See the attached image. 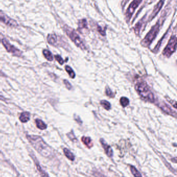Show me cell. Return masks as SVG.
Here are the masks:
<instances>
[{"mask_svg": "<svg viewBox=\"0 0 177 177\" xmlns=\"http://www.w3.org/2000/svg\"><path fill=\"white\" fill-rule=\"evenodd\" d=\"M55 58L56 60L58 62L60 63V65H62L64 63V60H63L62 57L60 56V55H55Z\"/></svg>", "mask_w": 177, "mask_h": 177, "instance_id": "obj_26", "label": "cell"}, {"mask_svg": "<svg viewBox=\"0 0 177 177\" xmlns=\"http://www.w3.org/2000/svg\"><path fill=\"white\" fill-rule=\"evenodd\" d=\"M30 114L28 112H24L22 113L19 117L20 122L24 123L28 122L30 120Z\"/></svg>", "mask_w": 177, "mask_h": 177, "instance_id": "obj_13", "label": "cell"}, {"mask_svg": "<svg viewBox=\"0 0 177 177\" xmlns=\"http://www.w3.org/2000/svg\"><path fill=\"white\" fill-rule=\"evenodd\" d=\"M79 29H87V22L86 19H83L79 20L78 22Z\"/></svg>", "mask_w": 177, "mask_h": 177, "instance_id": "obj_17", "label": "cell"}, {"mask_svg": "<svg viewBox=\"0 0 177 177\" xmlns=\"http://www.w3.org/2000/svg\"><path fill=\"white\" fill-rule=\"evenodd\" d=\"M105 93H106L107 96H108L109 97L114 98V93H113L112 91L108 87H106V89H105Z\"/></svg>", "mask_w": 177, "mask_h": 177, "instance_id": "obj_25", "label": "cell"}, {"mask_svg": "<svg viewBox=\"0 0 177 177\" xmlns=\"http://www.w3.org/2000/svg\"><path fill=\"white\" fill-rule=\"evenodd\" d=\"M100 105L105 110H109L111 109V104L108 101L102 100L100 101Z\"/></svg>", "mask_w": 177, "mask_h": 177, "instance_id": "obj_21", "label": "cell"}, {"mask_svg": "<svg viewBox=\"0 0 177 177\" xmlns=\"http://www.w3.org/2000/svg\"><path fill=\"white\" fill-rule=\"evenodd\" d=\"M1 42L8 52L12 53L13 55L17 56V57L22 56V52L18 48H16L14 46L11 45L6 39L3 38Z\"/></svg>", "mask_w": 177, "mask_h": 177, "instance_id": "obj_7", "label": "cell"}, {"mask_svg": "<svg viewBox=\"0 0 177 177\" xmlns=\"http://www.w3.org/2000/svg\"><path fill=\"white\" fill-rule=\"evenodd\" d=\"M100 141L101 146L104 148V150L105 151L106 154L109 157H112L113 155V152L111 147L104 140V139H101Z\"/></svg>", "mask_w": 177, "mask_h": 177, "instance_id": "obj_11", "label": "cell"}, {"mask_svg": "<svg viewBox=\"0 0 177 177\" xmlns=\"http://www.w3.org/2000/svg\"><path fill=\"white\" fill-rule=\"evenodd\" d=\"M67 136L73 142H77V139L76 138L73 132H72V131L69 132V133L67 134Z\"/></svg>", "mask_w": 177, "mask_h": 177, "instance_id": "obj_24", "label": "cell"}, {"mask_svg": "<svg viewBox=\"0 0 177 177\" xmlns=\"http://www.w3.org/2000/svg\"><path fill=\"white\" fill-rule=\"evenodd\" d=\"M0 21L8 26L12 27H17L18 26V24L16 21L7 16L1 10H0Z\"/></svg>", "mask_w": 177, "mask_h": 177, "instance_id": "obj_8", "label": "cell"}, {"mask_svg": "<svg viewBox=\"0 0 177 177\" xmlns=\"http://www.w3.org/2000/svg\"><path fill=\"white\" fill-rule=\"evenodd\" d=\"M177 38L176 36H172L170 38L167 46L163 50V54L166 57H170L173 53L176 50Z\"/></svg>", "mask_w": 177, "mask_h": 177, "instance_id": "obj_5", "label": "cell"}, {"mask_svg": "<svg viewBox=\"0 0 177 177\" xmlns=\"http://www.w3.org/2000/svg\"><path fill=\"white\" fill-rule=\"evenodd\" d=\"M36 127H38V129L45 130L47 128V125L45 124V123L42 120L36 119Z\"/></svg>", "mask_w": 177, "mask_h": 177, "instance_id": "obj_15", "label": "cell"}, {"mask_svg": "<svg viewBox=\"0 0 177 177\" xmlns=\"http://www.w3.org/2000/svg\"><path fill=\"white\" fill-rule=\"evenodd\" d=\"M65 69H66V71L68 72V74L69 75V76L71 78H72V79L75 78V74L74 71L72 70L71 68L69 67V66H66L65 67Z\"/></svg>", "mask_w": 177, "mask_h": 177, "instance_id": "obj_19", "label": "cell"}, {"mask_svg": "<svg viewBox=\"0 0 177 177\" xmlns=\"http://www.w3.org/2000/svg\"><path fill=\"white\" fill-rule=\"evenodd\" d=\"M130 171L132 172V175L134 176V177H141L142 175L140 174V173L138 171V170L136 168L134 167L133 166H131L130 167Z\"/></svg>", "mask_w": 177, "mask_h": 177, "instance_id": "obj_22", "label": "cell"}, {"mask_svg": "<svg viewBox=\"0 0 177 177\" xmlns=\"http://www.w3.org/2000/svg\"><path fill=\"white\" fill-rule=\"evenodd\" d=\"M47 41L51 45L55 46L57 42V36L55 34H49L47 37Z\"/></svg>", "mask_w": 177, "mask_h": 177, "instance_id": "obj_12", "label": "cell"}, {"mask_svg": "<svg viewBox=\"0 0 177 177\" xmlns=\"http://www.w3.org/2000/svg\"><path fill=\"white\" fill-rule=\"evenodd\" d=\"M165 2V0H160L156 5L154 7V9L153 10V12H152L150 16L148 17V22H151L152 19H154L156 16L157 15L159 12L160 11L161 8L163 7L164 3Z\"/></svg>", "mask_w": 177, "mask_h": 177, "instance_id": "obj_9", "label": "cell"}, {"mask_svg": "<svg viewBox=\"0 0 177 177\" xmlns=\"http://www.w3.org/2000/svg\"><path fill=\"white\" fill-rule=\"evenodd\" d=\"M63 83L65 84V86L66 87V88L69 89V90H71L72 89V87L71 84H70L69 83V82L68 81L67 79H64L63 80Z\"/></svg>", "mask_w": 177, "mask_h": 177, "instance_id": "obj_27", "label": "cell"}, {"mask_svg": "<svg viewBox=\"0 0 177 177\" xmlns=\"http://www.w3.org/2000/svg\"><path fill=\"white\" fill-rule=\"evenodd\" d=\"M161 22L162 21L160 19L154 26L152 27L151 30L144 37V38L141 41V45L144 47H149L152 42L154 40L160 31Z\"/></svg>", "mask_w": 177, "mask_h": 177, "instance_id": "obj_3", "label": "cell"}, {"mask_svg": "<svg viewBox=\"0 0 177 177\" xmlns=\"http://www.w3.org/2000/svg\"><path fill=\"white\" fill-rule=\"evenodd\" d=\"M142 0H133L127 8L126 12L125 14V17L126 19V21L129 22L132 17V16L134 14L135 10L139 6V5L141 4Z\"/></svg>", "mask_w": 177, "mask_h": 177, "instance_id": "obj_6", "label": "cell"}, {"mask_svg": "<svg viewBox=\"0 0 177 177\" xmlns=\"http://www.w3.org/2000/svg\"><path fill=\"white\" fill-rule=\"evenodd\" d=\"M26 138L35 150L41 155L47 158L53 155V150L41 137L36 135H27Z\"/></svg>", "mask_w": 177, "mask_h": 177, "instance_id": "obj_1", "label": "cell"}, {"mask_svg": "<svg viewBox=\"0 0 177 177\" xmlns=\"http://www.w3.org/2000/svg\"><path fill=\"white\" fill-rule=\"evenodd\" d=\"M63 152H64V154H65L66 156L69 160H71V161H73V160H74L75 157H74L73 154L71 151L69 150L68 148H63Z\"/></svg>", "mask_w": 177, "mask_h": 177, "instance_id": "obj_16", "label": "cell"}, {"mask_svg": "<svg viewBox=\"0 0 177 177\" xmlns=\"http://www.w3.org/2000/svg\"><path fill=\"white\" fill-rule=\"evenodd\" d=\"M120 103H121V105L123 107L125 108L129 105V99L126 97H122L120 99Z\"/></svg>", "mask_w": 177, "mask_h": 177, "instance_id": "obj_20", "label": "cell"}, {"mask_svg": "<svg viewBox=\"0 0 177 177\" xmlns=\"http://www.w3.org/2000/svg\"><path fill=\"white\" fill-rule=\"evenodd\" d=\"M43 54L44 56V57H45L46 59L47 60L49 61H53V55H52V54L50 52V51L45 49V50H43Z\"/></svg>", "mask_w": 177, "mask_h": 177, "instance_id": "obj_18", "label": "cell"}, {"mask_svg": "<svg viewBox=\"0 0 177 177\" xmlns=\"http://www.w3.org/2000/svg\"><path fill=\"white\" fill-rule=\"evenodd\" d=\"M81 140L83 143L88 148H91L93 146V142L91 141V139L90 137H83L82 138Z\"/></svg>", "mask_w": 177, "mask_h": 177, "instance_id": "obj_14", "label": "cell"}, {"mask_svg": "<svg viewBox=\"0 0 177 177\" xmlns=\"http://www.w3.org/2000/svg\"><path fill=\"white\" fill-rule=\"evenodd\" d=\"M142 19L141 20V21H139L134 26V31H135V33H136V34H139L140 31V29L141 28V26L142 25Z\"/></svg>", "mask_w": 177, "mask_h": 177, "instance_id": "obj_23", "label": "cell"}, {"mask_svg": "<svg viewBox=\"0 0 177 177\" xmlns=\"http://www.w3.org/2000/svg\"><path fill=\"white\" fill-rule=\"evenodd\" d=\"M0 76H1V77H6L5 74H4L1 71H0Z\"/></svg>", "mask_w": 177, "mask_h": 177, "instance_id": "obj_30", "label": "cell"}, {"mask_svg": "<svg viewBox=\"0 0 177 177\" xmlns=\"http://www.w3.org/2000/svg\"><path fill=\"white\" fill-rule=\"evenodd\" d=\"M158 107L166 113L169 115H173L175 117H176V114H177L176 112L174 111V110H172L170 107L167 104H166L164 102H161L158 105Z\"/></svg>", "mask_w": 177, "mask_h": 177, "instance_id": "obj_10", "label": "cell"}, {"mask_svg": "<svg viewBox=\"0 0 177 177\" xmlns=\"http://www.w3.org/2000/svg\"><path fill=\"white\" fill-rule=\"evenodd\" d=\"M98 31L102 36H105V30H103V29H102L100 26H98Z\"/></svg>", "mask_w": 177, "mask_h": 177, "instance_id": "obj_28", "label": "cell"}, {"mask_svg": "<svg viewBox=\"0 0 177 177\" xmlns=\"http://www.w3.org/2000/svg\"><path fill=\"white\" fill-rule=\"evenodd\" d=\"M63 29L68 36L78 47L83 50L86 49V47L85 43L75 30L67 25H65Z\"/></svg>", "mask_w": 177, "mask_h": 177, "instance_id": "obj_4", "label": "cell"}, {"mask_svg": "<svg viewBox=\"0 0 177 177\" xmlns=\"http://www.w3.org/2000/svg\"><path fill=\"white\" fill-rule=\"evenodd\" d=\"M74 120L75 121H76L79 124H82V121L80 117L79 116H77L76 115H74Z\"/></svg>", "mask_w": 177, "mask_h": 177, "instance_id": "obj_29", "label": "cell"}, {"mask_svg": "<svg viewBox=\"0 0 177 177\" xmlns=\"http://www.w3.org/2000/svg\"><path fill=\"white\" fill-rule=\"evenodd\" d=\"M135 89L140 96L144 100L152 103L155 101L154 96L146 83L140 82L137 83L135 85Z\"/></svg>", "mask_w": 177, "mask_h": 177, "instance_id": "obj_2", "label": "cell"}]
</instances>
